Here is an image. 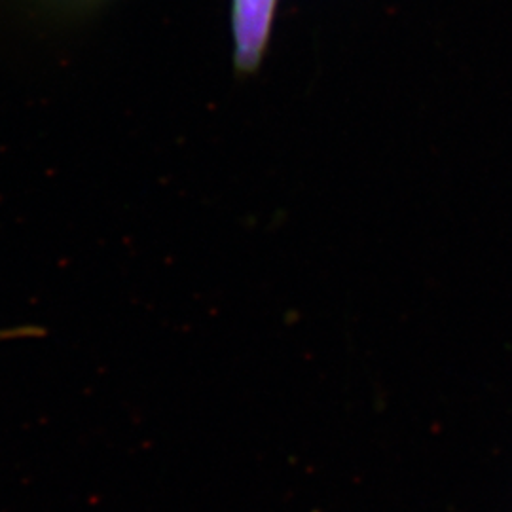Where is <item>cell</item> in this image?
Segmentation results:
<instances>
[{"mask_svg": "<svg viewBox=\"0 0 512 512\" xmlns=\"http://www.w3.org/2000/svg\"><path fill=\"white\" fill-rule=\"evenodd\" d=\"M274 10L275 0H234V65L241 76L258 71L268 48Z\"/></svg>", "mask_w": 512, "mask_h": 512, "instance_id": "cell-1", "label": "cell"}, {"mask_svg": "<svg viewBox=\"0 0 512 512\" xmlns=\"http://www.w3.org/2000/svg\"><path fill=\"white\" fill-rule=\"evenodd\" d=\"M44 336V329L37 325H19L14 329H0V342L19 340V338H40Z\"/></svg>", "mask_w": 512, "mask_h": 512, "instance_id": "cell-2", "label": "cell"}]
</instances>
